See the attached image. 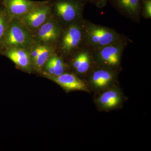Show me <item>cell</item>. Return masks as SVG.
I'll use <instances>...</instances> for the list:
<instances>
[{
  "label": "cell",
  "mask_w": 151,
  "mask_h": 151,
  "mask_svg": "<svg viewBox=\"0 0 151 151\" xmlns=\"http://www.w3.org/2000/svg\"><path fill=\"white\" fill-rule=\"evenodd\" d=\"M85 19L63 27L55 46L56 52L64 59L84 46Z\"/></svg>",
  "instance_id": "cell-1"
},
{
  "label": "cell",
  "mask_w": 151,
  "mask_h": 151,
  "mask_svg": "<svg viewBox=\"0 0 151 151\" xmlns=\"http://www.w3.org/2000/svg\"><path fill=\"white\" fill-rule=\"evenodd\" d=\"M128 38L113 29L85 19L84 45L92 50Z\"/></svg>",
  "instance_id": "cell-2"
},
{
  "label": "cell",
  "mask_w": 151,
  "mask_h": 151,
  "mask_svg": "<svg viewBox=\"0 0 151 151\" xmlns=\"http://www.w3.org/2000/svg\"><path fill=\"white\" fill-rule=\"evenodd\" d=\"M129 38L91 50L95 64L99 67L121 72L122 62L124 50L132 42Z\"/></svg>",
  "instance_id": "cell-3"
},
{
  "label": "cell",
  "mask_w": 151,
  "mask_h": 151,
  "mask_svg": "<svg viewBox=\"0 0 151 151\" xmlns=\"http://www.w3.org/2000/svg\"><path fill=\"white\" fill-rule=\"evenodd\" d=\"M51 16L63 27L84 19L86 3L82 0L49 1Z\"/></svg>",
  "instance_id": "cell-4"
},
{
  "label": "cell",
  "mask_w": 151,
  "mask_h": 151,
  "mask_svg": "<svg viewBox=\"0 0 151 151\" xmlns=\"http://www.w3.org/2000/svg\"><path fill=\"white\" fill-rule=\"evenodd\" d=\"M35 42L32 32L18 19H12L5 37L2 51L9 48L29 50Z\"/></svg>",
  "instance_id": "cell-5"
},
{
  "label": "cell",
  "mask_w": 151,
  "mask_h": 151,
  "mask_svg": "<svg viewBox=\"0 0 151 151\" xmlns=\"http://www.w3.org/2000/svg\"><path fill=\"white\" fill-rule=\"evenodd\" d=\"M119 72L95 65L85 78L90 93L96 95L111 86L119 84Z\"/></svg>",
  "instance_id": "cell-6"
},
{
  "label": "cell",
  "mask_w": 151,
  "mask_h": 151,
  "mask_svg": "<svg viewBox=\"0 0 151 151\" xmlns=\"http://www.w3.org/2000/svg\"><path fill=\"white\" fill-rule=\"evenodd\" d=\"M94 96L93 103L100 112H108L121 109L128 100L119 84L111 86Z\"/></svg>",
  "instance_id": "cell-7"
},
{
  "label": "cell",
  "mask_w": 151,
  "mask_h": 151,
  "mask_svg": "<svg viewBox=\"0 0 151 151\" xmlns=\"http://www.w3.org/2000/svg\"><path fill=\"white\" fill-rule=\"evenodd\" d=\"M65 59L70 72L83 79L96 65L92 50L85 45Z\"/></svg>",
  "instance_id": "cell-8"
},
{
  "label": "cell",
  "mask_w": 151,
  "mask_h": 151,
  "mask_svg": "<svg viewBox=\"0 0 151 151\" xmlns=\"http://www.w3.org/2000/svg\"><path fill=\"white\" fill-rule=\"evenodd\" d=\"M63 27L51 16L32 33L35 42L51 45L55 48Z\"/></svg>",
  "instance_id": "cell-9"
},
{
  "label": "cell",
  "mask_w": 151,
  "mask_h": 151,
  "mask_svg": "<svg viewBox=\"0 0 151 151\" xmlns=\"http://www.w3.org/2000/svg\"><path fill=\"white\" fill-rule=\"evenodd\" d=\"M51 16V7L49 1L38 6L19 19L32 33Z\"/></svg>",
  "instance_id": "cell-10"
},
{
  "label": "cell",
  "mask_w": 151,
  "mask_h": 151,
  "mask_svg": "<svg viewBox=\"0 0 151 151\" xmlns=\"http://www.w3.org/2000/svg\"><path fill=\"white\" fill-rule=\"evenodd\" d=\"M29 50L33 71L40 73L50 57L56 52L54 47L37 42L34 44Z\"/></svg>",
  "instance_id": "cell-11"
},
{
  "label": "cell",
  "mask_w": 151,
  "mask_h": 151,
  "mask_svg": "<svg viewBox=\"0 0 151 151\" xmlns=\"http://www.w3.org/2000/svg\"><path fill=\"white\" fill-rule=\"evenodd\" d=\"M45 77L59 85L66 92L78 91L91 94L84 79L72 72H67L59 76Z\"/></svg>",
  "instance_id": "cell-12"
},
{
  "label": "cell",
  "mask_w": 151,
  "mask_h": 151,
  "mask_svg": "<svg viewBox=\"0 0 151 151\" xmlns=\"http://www.w3.org/2000/svg\"><path fill=\"white\" fill-rule=\"evenodd\" d=\"M119 14L139 23L141 18L142 0H108Z\"/></svg>",
  "instance_id": "cell-13"
},
{
  "label": "cell",
  "mask_w": 151,
  "mask_h": 151,
  "mask_svg": "<svg viewBox=\"0 0 151 151\" xmlns=\"http://www.w3.org/2000/svg\"><path fill=\"white\" fill-rule=\"evenodd\" d=\"M47 1V0H2V2L6 12L12 19H18Z\"/></svg>",
  "instance_id": "cell-14"
},
{
  "label": "cell",
  "mask_w": 151,
  "mask_h": 151,
  "mask_svg": "<svg viewBox=\"0 0 151 151\" xmlns=\"http://www.w3.org/2000/svg\"><path fill=\"white\" fill-rule=\"evenodd\" d=\"M0 55L10 60L20 69L27 73L33 71L29 50L20 48H9L3 50Z\"/></svg>",
  "instance_id": "cell-15"
},
{
  "label": "cell",
  "mask_w": 151,
  "mask_h": 151,
  "mask_svg": "<svg viewBox=\"0 0 151 151\" xmlns=\"http://www.w3.org/2000/svg\"><path fill=\"white\" fill-rule=\"evenodd\" d=\"M69 72L70 69L65 59L55 52L45 63L41 73L45 76H57Z\"/></svg>",
  "instance_id": "cell-16"
},
{
  "label": "cell",
  "mask_w": 151,
  "mask_h": 151,
  "mask_svg": "<svg viewBox=\"0 0 151 151\" xmlns=\"http://www.w3.org/2000/svg\"><path fill=\"white\" fill-rule=\"evenodd\" d=\"M12 19L6 12L1 1L0 2V54L2 51L4 40Z\"/></svg>",
  "instance_id": "cell-17"
},
{
  "label": "cell",
  "mask_w": 151,
  "mask_h": 151,
  "mask_svg": "<svg viewBox=\"0 0 151 151\" xmlns=\"http://www.w3.org/2000/svg\"><path fill=\"white\" fill-rule=\"evenodd\" d=\"M141 17L147 19H151V0H142Z\"/></svg>",
  "instance_id": "cell-18"
},
{
  "label": "cell",
  "mask_w": 151,
  "mask_h": 151,
  "mask_svg": "<svg viewBox=\"0 0 151 151\" xmlns=\"http://www.w3.org/2000/svg\"><path fill=\"white\" fill-rule=\"evenodd\" d=\"M85 3H90L95 5L98 6H103V5L106 4V1L108 0H82Z\"/></svg>",
  "instance_id": "cell-19"
},
{
  "label": "cell",
  "mask_w": 151,
  "mask_h": 151,
  "mask_svg": "<svg viewBox=\"0 0 151 151\" xmlns=\"http://www.w3.org/2000/svg\"><path fill=\"white\" fill-rule=\"evenodd\" d=\"M2 0H0V2H1Z\"/></svg>",
  "instance_id": "cell-20"
},
{
  "label": "cell",
  "mask_w": 151,
  "mask_h": 151,
  "mask_svg": "<svg viewBox=\"0 0 151 151\" xmlns=\"http://www.w3.org/2000/svg\"><path fill=\"white\" fill-rule=\"evenodd\" d=\"M47 1H51V0H47Z\"/></svg>",
  "instance_id": "cell-21"
}]
</instances>
